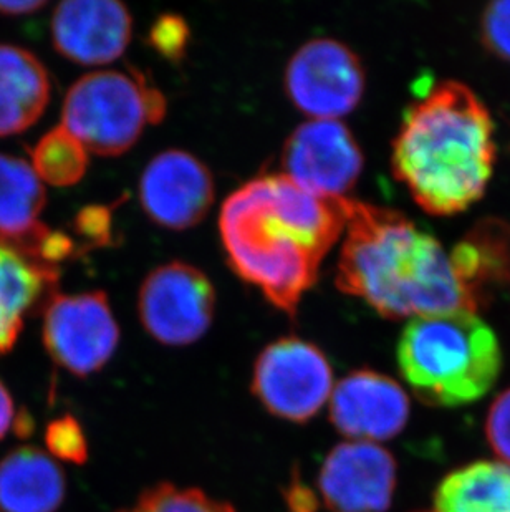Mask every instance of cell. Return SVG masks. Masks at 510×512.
Here are the masks:
<instances>
[{
  "instance_id": "obj_1",
  "label": "cell",
  "mask_w": 510,
  "mask_h": 512,
  "mask_svg": "<svg viewBox=\"0 0 510 512\" xmlns=\"http://www.w3.org/2000/svg\"><path fill=\"white\" fill-rule=\"evenodd\" d=\"M343 229V198L308 193L282 173L242 184L219 214L229 266L290 317Z\"/></svg>"
},
{
  "instance_id": "obj_2",
  "label": "cell",
  "mask_w": 510,
  "mask_h": 512,
  "mask_svg": "<svg viewBox=\"0 0 510 512\" xmlns=\"http://www.w3.org/2000/svg\"><path fill=\"white\" fill-rule=\"evenodd\" d=\"M347 237L337 287L385 319L476 312L441 242L393 209L343 198Z\"/></svg>"
},
{
  "instance_id": "obj_3",
  "label": "cell",
  "mask_w": 510,
  "mask_h": 512,
  "mask_svg": "<svg viewBox=\"0 0 510 512\" xmlns=\"http://www.w3.org/2000/svg\"><path fill=\"white\" fill-rule=\"evenodd\" d=\"M496 155L486 105L464 83L444 80L406 108L391 166L419 208L453 216L484 196Z\"/></svg>"
},
{
  "instance_id": "obj_4",
  "label": "cell",
  "mask_w": 510,
  "mask_h": 512,
  "mask_svg": "<svg viewBox=\"0 0 510 512\" xmlns=\"http://www.w3.org/2000/svg\"><path fill=\"white\" fill-rule=\"evenodd\" d=\"M398 365L424 405L461 406L484 397L497 382L501 345L471 310L421 315L401 334Z\"/></svg>"
},
{
  "instance_id": "obj_5",
  "label": "cell",
  "mask_w": 510,
  "mask_h": 512,
  "mask_svg": "<svg viewBox=\"0 0 510 512\" xmlns=\"http://www.w3.org/2000/svg\"><path fill=\"white\" fill-rule=\"evenodd\" d=\"M164 115V95L143 73L100 70L70 87L60 126L88 153L120 156L140 140L146 125H156Z\"/></svg>"
},
{
  "instance_id": "obj_6",
  "label": "cell",
  "mask_w": 510,
  "mask_h": 512,
  "mask_svg": "<svg viewBox=\"0 0 510 512\" xmlns=\"http://www.w3.org/2000/svg\"><path fill=\"white\" fill-rule=\"evenodd\" d=\"M251 390L270 415L307 423L332 397V365L313 343L297 337L275 340L255 360Z\"/></svg>"
},
{
  "instance_id": "obj_7",
  "label": "cell",
  "mask_w": 510,
  "mask_h": 512,
  "mask_svg": "<svg viewBox=\"0 0 510 512\" xmlns=\"http://www.w3.org/2000/svg\"><path fill=\"white\" fill-rule=\"evenodd\" d=\"M44 345L58 367L88 377L110 362L120 327L105 292L53 294L44 312Z\"/></svg>"
},
{
  "instance_id": "obj_8",
  "label": "cell",
  "mask_w": 510,
  "mask_h": 512,
  "mask_svg": "<svg viewBox=\"0 0 510 512\" xmlns=\"http://www.w3.org/2000/svg\"><path fill=\"white\" fill-rule=\"evenodd\" d=\"M216 290L204 272L186 262H169L141 285L138 314L146 332L169 347L198 342L214 319Z\"/></svg>"
},
{
  "instance_id": "obj_9",
  "label": "cell",
  "mask_w": 510,
  "mask_h": 512,
  "mask_svg": "<svg viewBox=\"0 0 510 512\" xmlns=\"http://www.w3.org/2000/svg\"><path fill=\"white\" fill-rule=\"evenodd\" d=\"M365 68L347 45L313 39L290 58L285 92L313 120H337L358 107L365 93Z\"/></svg>"
},
{
  "instance_id": "obj_10",
  "label": "cell",
  "mask_w": 510,
  "mask_h": 512,
  "mask_svg": "<svg viewBox=\"0 0 510 512\" xmlns=\"http://www.w3.org/2000/svg\"><path fill=\"white\" fill-rule=\"evenodd\" d=\"M44 208V183L34 166L17 156L0 155V246L57 271L72 256L73 242L40 221Z\"/></svg>"
},
{
  "instance_id": "obj_11",
  "label": "cell",
  "mask_w": 510,
  "mask_h": 512,
  "mask_svg": "<svg viewBox=\"0 0 510 512\" xmlns=\"http://www.w3.org/2000/svg\"><path fill=\"white\" fill-rule=\"evenodd\" d=\"M363 153L340 120H310L285 141L284 176L322 198H345L363 171Z\"/></svg>"
},
{
  "instance_id": "obj_12",
  "label": "cell",
  "mask_w": 510,
  "mask_h": 512,
  "mask_svg": "<svg viewBox=\"0 0 510 512\" xmlns=\"http://www.w3.org/2000/svg\"><path fill=\"white\" fill-rule=\"evenodd\" d=\"M395 489V458L376 443H340L318 473V491L330 512H386Z\"/></svg>"
},
{
  "instance_id": "obj_13",
  "label": "cell",
  "mask_w": 510,
  "mask_h": 512,
  "mask_svg": "<svg viewBox=\"0 0 510 512\" xmlns=\"http://www.w3.org/2000/svg\"><path fill=\"white\" fill-rule=\"evenodd\" d=\"M141 206L161 228L183 231L201 223L214 203V179L203 161L183 150L154 156L140 179Z\"/></svg>"
},
{
  "instance_id": "obj_14",
  "label": "cell",
  "mask_w": 510,
  "mask_h": 512,
  "mask_svg": "<svg viewBox=\"0 0 510 512\" xmlns=\"http://www.w3.org/2000/svg\"><path fill=\"white\" fill-rule=\"evenodd\" d=\"M409 398L400 383L383 373L357 370L333 387L330 421L353 441L393 440L405 430Z\"/></svg>"
},
{
  "instance_id": "obj_15",
  "label": "cell",
  "mask_w": 510,
  "mask_h": 512,
  "mask_svg": "<svg viewBox=\"0 0 510 512\" xmlns=\"http://www.w3.org/2000/svg\"><path fill=\"white\" fill-rule=\"evenodd\" d=\"M130 10L116 0H68L52 17L55 49L68 60L97 67L115 62L130 45Z\"/></svg>"
},
{
  "instance_id": "obj_16",
  "label": "cell",
  "mask_w": 510,
  "mask_h": 512,
  "mask_svg": "<svg viewBox=\"0 0 510 512\" xmlns=\"http://www.w3.org/2000/svg\"><path fill=\"white\" fill-rule=\"evenodd\" d=\"M65 494L62 468L37 446H20L0 459V512H57Z\"/></svg>"
},
{
  "instance_id": "obj_17",
  "label": "cell",
  "mask_w": 510,
  "mask_h": 512,
  "mask_svg": "<svg viewBox=\"0 0 510 512\" xmlns=\"http://www.w3.org/2000/svg\"><path fill=\"white\" fill-rule=\"evenodd\" d=\"M50 77L29 50L0 44V138L29 130L50 100Z\"/></svg>"
},
{
  "instance_id": "obj_18",
  "label": "cell",
  "mask_w": 510,
  "mask_h": 512,
  "mask_svg": "<svg viewBox=\"0 0 510 512\" xmlns=\"http://www.w3.org/2000/svg\"><path fill=\"white\" fill-rule=\"evenodd\" d=\"M57 281L58 271L37 266L0 246V357L14 348L25 315Z\"/></svg>"
},
{
  "instance_id": "obj_19",
  "label": "cell",
  "mask_w": 510,
  "mask_h": 512,
  "mask_svg": "<svg viewBox=\"0 0 510 512\" xmlns=\"http://www.w3.org/2000/svg\"><path fill=\"white\" fill-rule=\"evenodd\" d=\"M429 512H510L509 464L477 461L454 469L436 489Z\"/></svg>"
},
{
  "instance_id": "obj_20",
  "label": "cell",
  "mask_w": 510,
  "mask_h": 512,
  "mask_svg": "<svg viewBox=\"0 0 510 512\" xmlns=\"http://www.w3.org/2000/svg\"><path fill=\"white\" fill-rule=\"evenodd\" d=\"M449 256L462 285L479 305L487 285L510 279V228L499 221L479 224Z\"/></svg>"
},
{
  "instance_id": "obj_21",
  "label": "cell",
  "mask_w": 510,
  "mask_h": 512,
  "mask_svg": "<svg viewBox=\"0 0 510 512\" xmlns=\"http://www.w3.org/2000/svg\"><path fill=\"white\" fill-rule=\"evenodd\" d=\"M30 158V165L34 166L42 183L58 188L77 184L87 173L88 151L62 126L42 136Z\"/></svg>"
},
{
  "instance_id": "obj_22",
  "label": "cell",
  "mask_w": 510,
  "mask_h": 512,
  "mask_svg": "<svg viewBox=\"0 0 510 512\" xmlns=\"http://www.w3.org/2000/svg\"><path fill=\"white\" fill-rule=\"evenodd\" d=\"M120 512H236L232 504L207 496L201 489L159 483L146 489L131 508Z\"/></svg>"
},
{
  "instance_id": "obj_23",
  "label": "cell",
  "mask_w": 510,
  "mask_h": 512,
  "mask_svg": "<svg viewBox=\"0 0 510 512\" xmlns=\"http://www.w3.org/2000/svg\"><path fill=\"white\" fill-rule=\"evenodd\" d=\"M45 446L52 458L65 463L82 466L88 461L87 436L73 415H63L50 421L45 430Z\"/></svg>"
},
{
  "instance_id": "obj_24",
  "label": "cell",
  "mask_w": 510,
  "mask_h": 512,
  "mask_svg": "<svg viewBox=\"0 0 510 512\" xmlns=\"http://www.w3.org/2000/svg\"><path fill=\"white\" fill-rule=\"evenodd\" d=\"M481 39L494 57L510 62V0H497L484 9Z\"/></svg>"
},
{
  "instance_id": "obj_25",
  "label": "cell",
  "mask_w": 510,
  "mask_h": 512,
  "mask_svg": "<svg viewBox=\"0 0 510 512\" xmlns=\"http://www.w3.org/2000/svg\"><path fill=\"white\" fill-rule=\"evenodd\" d=\"M189 27L178 15H161L150 32V44L169 60H179L188 47Z\"/></svg>"
},
{
  "instance_id": "obj_26",
  "label": "cell",
  "mask_w": 510,
  "mask_h": 512,
  "mask_svg": "<svg viewBox=\"0 0 510 512\" xmlns=\"http://www.w3.org/2000/svg\"><path fill=\"white\" fill-rule=\"evenodd\" d=\"M486 435L494 453L510 464V388L492 403L486 420Z\"/></svg>"
},
{
  "instance_id": "obj_27",
  "label": "cell",
  "mask_w": 510,
  "mask_h": 512,
  "mask_svg": "<svg viewBox=\"0 0 510 512\" xmlns=\"http://www.w3.org/2000/svg\"><path fill=\"white\" fill-rule=\"evenodd\" d=\"M78 229L82 236L92 241L93 246H102L110 239V213L108 209L92 208L82 211L78 218Z\"/></svg>"
},
{
  "instance_id": "obj_28",
  "label": "cell",
  "mask_w": 510,
  "mask_h": 512,
  "mask_svg": "<svg viewBox=\"0 0 510 512\" xmlns=\"http://www.w3.org/2000/svg\"><path fill=\"white\" fill-rule=\"evenodd\" d=\"M284 499L289 512H318L320 509L317 494L308 488L299 474L290 479V483L285 486Z\"/></svg>"
},
{
  "instance_id": "obj_29",
  "label": "cell",
  "mask_w": 510,
  "mask_h": 512,
  "mask_svg": "<svg viewBox=\"0 0 510 512\" xmlns=\"http://www.w3.org/2000/svg\"><path fill=\"white\" fill-rule=\"evenodd\" d=\"M14 418V400L4 383L0 382V440H4V436L9 433L14 425Z\"/></svg>"
},
{
  "instance_id": "obj_30",
  "label": "cell",
  "mask_w": 510,
  "mask_h": 512,
  "mask_svg": "<svg viewBox=\"0 0 510 512\" xmlns=\"http://www.w3.org/2000/svg\"><path fill=\"white\" fill-rule=\"evenodd\" d=\"M45 2L40 0H0V14L27 15L44 9Z\"/></svg>"
}]
</instances>
